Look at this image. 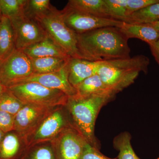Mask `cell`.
Returning a JSON list of instances; mask_svg holds the SVG:
<instances>
[{"mask_svg": "<svg viewBox=\"0 0 159 159\" xmlns=\"http://www.w3.org/2000/svg\"><path fill=\"white\" fill-rule=\"evenodd\" d=\"M21 159H56L53 148L50 145H35L26 151Z\"/></svg>", "mask_w": 159, "mask_h": 159, "instance_id": "obj_26", "label": "cell"}, {"mask_svg": "<svg viewBox=\"0 0 159 159\" xmlns=\"http://www.w3.org/2000/svg\"><path fill=\"white\" fill-rule=\"evenodd\" d=\"M150 25L152 26L154 29H156L159 32V21L154 22L151 23H149Z\"/></svg>", "mask_w": 159, "mask_h": 159, "instance_id": "obj_32", "label": "cell"}, {"mask_svg": "<svg viewBox=\"0 0 159 159\" xmlns=\"http://www.w3.org/2000/svg\"><path fill=\"white\" fill-rule=\"evenodd\" d=\"M15 116L0 111V130L5 134L14 130Z\"/></svg>", "mask_w": 159, "mask_h": 159, "instance_id": "obj_29", "label": "cell"}, {"mask_svg": "<svg viewBox=\"0 0 159 159\" xmlns=\"http://www.w3.org/2000/svg\"><path fill=\"white\" fill-rule=\"evenodd\" d=\"M1 18H2V15H1V12H0V25H1Z\"/></svg>", "mask_w": 159, "mask_h": 159, "instance_id": "obj_35", "label": "cell"}, {"mask_svg": "<svg viewBox=\"0 0 159 159\" xmlns=\"http://www.w3.org/2000/svg\"><path fill=\"white\" fill-rule=\"evenodd\" d=\"M10 19L14 31L16 50H24L48 36L36 20L25 13Z\"/></svg>", "mask_w": 159, "mask_h": 159, "instance_id": "obj_11", "label": "cell"}, {"mask_svg": "<svg viewBox=\"0 0 159 159\" xmlns=\"http://www.w3.org/2000/svg\"><path fill=\"white\" fill-rule=\"evenodd\" d=\"M122 21L135 24H149L159 21V2L134 12Z\"/></svg>", "mask_w": 159, "mask_h": 159, "instance_id": "obj_20", "label": "cell"}, {"mask_svg": "<svg viewBox=\"0 0 159 159\" xmlns=\"http://www.w3.org/2000/svg\"><path fill=\"white\" fill-rule=\"evenodd\" d=\"M5 134L4 132H3L2 130H0V145H1V143H2V141L3 138L5 136Z\"/></svg>", "mask_w": 159, "mask_h": 159, "instance_id": "obj_34", "label": "cell"}, {"mask_svg": "<svg viewBox=\"0 0 159 159\" xmlns=\"http://www.w3.org/2000/svg\"><path fill=\"white\" fill-rule=\"evenodd\" d=\"M7 89L6 87L3 85V84H2L0 82V96H1V94L2 93H4V92Z\"/></svg>", "mask_w": 159, "mask_h": 159, "instance_id": "obj_33", "label": "cell"}, {"mask_svg": "<svg viewBox=\"0 0 159 159\" xmlns=\"http://www.w3.org/2000/svg\"><path fill=\"white\" fill-rule=\"evenodd\" d=\"M66 6L82 13L110 18L105 0H70Z\"/></svg>", "mask_w": 159, "mask_h": 159, "instance_id": "obj_17", "label": "cell"}, {"mask_svg": "<svg viewBox=\"0 0 159 159\" xmlns=\"http://www.w3.org/2000/svg\"><path fill=\"white\" fill-rule=\"evenodd\" d=\"M157 159H159V157L158 158H157Z\"/></svg>", "mask_w": 159, "mask_h": 159, "instance_id": "obj_36", "label": "cell"}, {"mask_svg": "<svg viewBox=\"0 0 159 159\" xmlns=\"http://www.w3.org/2000/svg\"><path fill=\"white\" fill-rule=\"evenodd\" d=\"M115 96L103 94L83 97L77 94L69 97L65 106L73 126L88 143L99 149V144L94 134L95 122L101 108Z\"/></svg>", "mask_w": 159, "mask_h": 159, "instance_id": "obj_2", "label": "cell"}, {"mask_svg": "<svg viewBox=\"0 0 159 159\" xmlns=\"http://www.w3.org/2000/svg\"><path fill=\"white\" fill-rule=\"evenodd\" d=\"M24 105V103L7 89L0 96V111L15 116Z\"/></svg>", "mask_w": 159, "mask_h": 159, "instance_id": "obj_25", "label": "cell"}, {"mask_svg": "<svg viewBox=\"0 0 159 159\" xmlns=\"http://www.w3.org/2000/svg\"><path fill=\"white\" fill-rule=\"evenodd\" d=\"M72 125L65 106L56 107L43 121L25 143L26 151L41 143L51 142L64 129Z\"/></svg>", "mask_w": 159, "mask_h": 159, "instance_id": "obj_6", "label": "cell"}, {"mask_svg": "<svg viewBox=\"0 0 159 159\" xmlns=\"http://www.w3.org/2000/svg\"><path fill=\"white\" fill-rule=\"evenodd\" d=\"M149 58L145 55L99 61L97 74L114 93L133 84L140 72H148Z\"/></svg>", "mask_w": 159, "mask_h": 159, "instance_id": "obj_3", "label": "cell"}, {"mask_svg": "<svg viewBox=\"0 0 159 159\" xmlns=\"http://www.w3.org/2000/svg\"><path fill=\"white\" fill-rule=\"evenodd\" d=\"M33 74L31 58L22 50L16 49L0 62V82L6 88L15 85Z\"/></svg>", "mask_w": 159, "mask_h": 159, "instance_id": "obj_8", "label": "cell"}, {"mask_svg": "<svg viewBox=\"0 0 159 159\" xmlns=\"http://www.w3.org/2000/svg\"><path fill=\"white\" fill-rule=\"evenodd\" d=\"M28 0H0V12L9 19L24 14Z\"/></svg>", "mask_w": 159, "mask_h": 159, "instance_id": "obj_24", "label": "cell"}, {"mask_svg": "<svg viewBox=\"0 0 159 159\" xmlns=\"http://www.w3.org/2000/svg\"><path fill=\"white\" fill-rule=\"evenodd\" d=\"M81 159H118L117 157L111 158L105 156L100 152L99 149L92 146L88 143L86 144Z\"/></svg>", "mask_w": 159, "mask_h": 159, "instance_id": "obj_30", "label": "cell"}, {"mask_svg": "<svg viewBox=\"0 0 159 159\" xmlns=\"http://www.w3.org/2000/svg\"><path fill=\"white\" fill-rule=\"evenodd\" d=\"M56 107L30 103L24 104L15 116L14 130L25 144L46 117Z\"/></svg>", "mask_w": 159, "mask_h": 159, "instance_id": "obj_7", "label": "cell"}, {"mask_svg": "<svg viewBox=\"0 0 159 159\" xmlns=\"http://www.w3.org/2000/svg\"><path fill=\"white\" fill-rule=\"evenodd\" d=\"M110 18L122 21L126 16L127 0H105Z\"/></svg>", "mask_w": 159, "mask_h": 159, "instance_id": "obj_27", "label": "cell"}, {"mask_svg": "<svg viewBox=\"0 0 159 159\" xmlns=\"http://www.w3.org/2000/svg\"><path fill=\"white\" fill-rule=\"evenodd\" d=\"M35 20L70 57L82 59L77 48V34L66 25L61 11L54 7L47 14Z\"/></svg>", "mask_w": 159, "mask_h": 159, "instance_id": "obj_4", "label": "cell"}, {"mask_svg": "<svg viewBox=\"0 0 159 159\" xmlns=\"http://www.w3.org/2000/svg\"><path fill=\"white\" fill-rule=\"evenodd\" d=\"M50 143L56 159H81L88 142L71 125L64 129Z\"/></svg>", "mask_w": 159, "mask_h": 159, "instance_id": "obj_9", "label": "cell"}, {"mask_svg": "<svg viewBox=\"0 0 159 159\" xmlns=\"http://www.w3.org/2000/svg\"><path fill=\"white\" fill-rule=\"evenodd\" d=\"M22 51L30 58L49 57H70L49 36Z\"/></svg>", "mask_w": 159, "mask_h": 159, "instance_id": "obj_14", "label": "cell"}, {"mask_svg": "<svg viewBox=\"0 0 159 159\" xmlns=\"http://www.w3.org/2000/svg\"><path fill=\"white\" fill-rule=\"evenodd\" d=\"M19 137L12 133L5 134L0 145V159H13L17 155L20 148Z\"/></svg>", "mask_w": 159, "mask_h": 159, "instance_id": "obj_22", "label": "cell"}, {"mask_svg": "<svg viewBox=\"0 0 159 159\" xmlns=\"http://www.w3.org/2000/svg\"><path fill=\"white\" fill-rule=\"evenodd\" d=\"M70 57H49L31 58L33 74H50L59 71L67 64Z\"/></svg>", "mask_w": 159, "mask_h": 159, "instance_id": "obj_18", "label": "cell"}, {"mask_svg": "<svg viewBox=\"0 0 159 159\" xmlns=\"http://www.w3.org/2000/svg\"><path fill=\"white\" fill-rule=\"evenodd\" d=\"M158 2L159 0H127L126 17L134 12Z\"/></svg>", "mask_w": 159, "mask_h": 159, "instance_id": "obj_28", "label": "cell"}, {"mask_svg": "<svg viewBox=\"0 0 159 159\" xmlns=\"http://www.w3.org/2000/svg\"><path fill=\"white\" fill-rule=\"evenodd\" d=\"M152 56L159 65V39L154 42L148 44Z\"/></svg>", "mask_w": 159, "mask_h": 159, "instance_id": "obj_31", "label": "cell"}, {"mask_svg": "<svg viewBox=\"0 0 159 159\" xmlns=\"http://www.w3.org/2000/svg\"><path fill=\"white\" fill-rule=\"evenodd\" d=\"M98 66L99 61L70 57L69 61L70 83L75 88L84 80L97 74Z\"/></svg>", "mask_w": 159, "mask_h": 159, "instance_id": "obj_13", "label": "cell"}, {"mask_svg": "<svg viewBox=\"0 0 159 159\" xmlns=\"http://www.w3.org/2000/svg\"><path fill=\"white\" fill-rule=\"evenodd\" d=\"M53 8L50 0H28L24 13L28 17L35 20L47 14Z\"/></svg>", "mask_w": 159, "mask_h": 159, "instance_id": "obj_23", "label": "cell"}, {"mask_svg": "<svg viewBox=\"0 0 159 159\" xmlns=\"http://www.w3.org/2000/svg\"><path fill=\"white\" fill-rule=\"evenodd\" d=\"M75 89L77 95L83 97L92 95H116L107 88L97 74L84 80Z\"/></svg>", "mask_w": 159, "mask_h": 159, "instance_id": "obj_19", "label": "cell"}, {"mask_svg": "<svg viewBox=\"0 0 159 159\" xmlns=\"http://www.w3.org/2000/svg\"><path fill=\"white\" fill-rule=\"evenodd\" d=\"M69 74L68 62L64 67L57 72L46 74H33L20 80L16 84L36 82L48 88L61 91L68 97H73L77 95V91L69 81Z\"/></svg>", "mask_w": 159, "mask_h": 159, "instance_id": "obj_12", "label": "cell"}, {"mask_svg": "<svg viewBox=\"0 0 159 159\" xmlns=\"http://www.w3.org/2000/svg\"><path fill=\"white\" fill-rule=\"evenodd\" d=\"M63 18L66 25L77 34H82L105 27L119 28L122 21L102 18L82 13L66 6L61 11Z\"/></svg>", "mask_w": 159, "mask_h": 159, "instance_id": "obj_10", "label": "cell"}, {"mask_svg": "<svg viewBox=\"0 0 159 159\" xmlns=\"http://www.w3.org/2000/svg\"><path fill=\"white\" fill-rule=\"evenodd\" d=\"M131 136L128 132L119 134L114 138V148L119 152L118 159H141L137 155L131 144Z\"/></svg>", "mask_w": 159, "mask_h": 159, "instance_id": "obj_21", "label": "cell"}, {"mask_svg": "<svg viewBox=\"0 0 159 159\" xmlns=\"http://www.w3.org/2000/svg\"><path fill=\"white\" fill-rule=\"evenodd\" d=\"M15 50V36L11 20L2 16L0 25V62L9 57Z\"/></svg>", "mask_w": 159, "mask_h": 159, "instance_id": "obj_16", "label": "cell"}, {"mask_svg": "<svg viewBox=\"0 0 159 159\" xmlns=\"http://www.w3.org/2000/svg\"><path fill=\"white\" fill-rule=\"evenodd\" d=\"M128 40L119 28L105 27L77 34V48L82 59L91 61L129 58Z\"/></svg>", "mask_w": 159, "mask_h": 159, "instance_id": "obj_1", "label": "cell"}, {"mask_svg": "<svg viewBox=\"0 0 159 159\" xmlns=\"http://www.w3.org/2000/svg\"><path fill=\"white\" fill-rule=\"evenodd\" d=\"M7 88L24 104L51 107L64 106L69 97L61 91L48 88L36 82L18 84Z\"/></svg>", "mask_w": 159, "mask_h": 159, "instance_id": "obj_5", "label": "cell"}, {"mask_svg": "<svg viewBox=\"0 0 159 159\" xmlns=\"http://www.w3.org/2000/svg\"><path fill=\"white\" fill-rule=\"evenodd\" d=\"M119 28L127 38H136L147 43L156 41L159 39V32L148 24H135L122 21Z\"/></svg>", "mask_w": 159, "mask_h": 159, "instance_id": "obj_15", "label": "cell"}]
</instances>
